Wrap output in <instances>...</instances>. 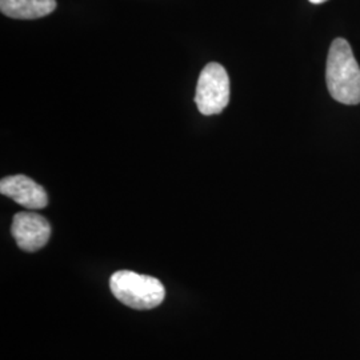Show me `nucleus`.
<instances>
[{"label": "nucleus", "instance_id": "f257e3e1", "mask_svg": "<svg viewBox=\"0 0 360 360\" xmlns=\"http://www.w3.org/2000/svg\"><path fill=\"white\" fill-rule=\"evenodd\" d=\"M326 82L330 95L339 103H360V67L346 39L336 38L331 43Z\"/></svg>", "mask_w": 360, "mask_h": 360}, {"label": "nucleus", "instance_id": "f03ea898", "mask_svg": "<svg viewBox=\"0 0 360 360\" xmlns=\"http://www.w3.org/2000/svg\"><path fill=\"white\" fill-rule=\"evenodd\" d=\"M110 288L120 303L134 309H155L166 296V288L159 279L134 271H117L112 274Z\"/></svg>", "mask_w": 360, "mask_h": 360}, {"label": "nucleus", "instance_id": "7ed1b4c3", "mask_svg": "<svg viewBox=\"0 0 360 360\" xmlns=\"http://www.w3.org/2000/svg\"><path fill=\"white\" fill-rule=\"evenodd\" d=\"M195 103L202 115H218L230 103V77L219 63H208L202 70L195 94Z\"/></svg>", "mask_w": 360, "mask_h": 360}, {"label": "nucleus", "instance_id": "423d86ee", "mask_svg": "<svg viewBox=\"0 0 360 360\" xmlns=\"http://www.w3.org/2000/svg\"><path fill=\"white\" fill-rule=\"evenodd\" d=\"M55 8L56 0H0V11L13 19H39L53 13Z\"/></svg>", "mask_w": 360, "mask_h": 360}, {"label": "nucleus", "instance_id": "20e7f679", "mask_svg": "<svg viewBox=\"0 0 360 360\" xmlns=\"http://www.w3.org/2000/svg\"><path fill=\"white\" fill-rule=\"evenodd\" d=\"M11 232L20 250L35 252L49 243L51 226L47 219L35 212H18L13 217Z\"/></svg>", "mask_w": 360, "mask_h": 360}, {"label": "nucleus", "instance_id": "39448f33", "mask_svg": "<svg viewBox=\"0 0 360 360\" xmlns=\"http://www.w3.org/2000/svg\"><path fill=\"white\" fill-rule=\"evenodd\" d=\"M0 193L28 210H41L49 205L46 190L26 175L3 178L0 181Z\"/></svg>", "mask_w": 360, "mask_h": 360}, {"label": "nucleus", "instance_id": "0eeeda50", "mask_svg": "<svg viewBox=\"0 0 360 360\" xmlns=\"http://www.w3.org/2000/svg\"><path fill=\"white\" fill-rule=\"evenodd\" d=\"M309 3H312V4H322L324 1H327V0H309Z\"/></svg>", "mask_w": 360, "mask_h": 360}]
</instances>
